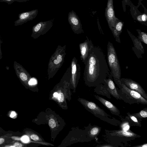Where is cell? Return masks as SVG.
<instances>
[{"mask_svg": "<svg viewBox=\"0 0 147 147\" xmlns=\"http://www.w3.org/2000/svg\"><path fill=\"white\" fill-rule=\"evenodd\" d=\"M84 65V79L85 84L90 87L103 83L110 73L104 53L97 46L92 47Z\"/></svg>", "mask_w": 147, "mask_h": 147, "instance_id": "cell-1", "label": "cell"}, {"mask_svg": "<svg viewBox=\"0 0 147 147\" xmlns=\"http://www.w3.org/2000/svg\"><path fill=\"white\" fill-rule=\"evenodd\" d=\"M107 140L115 147L121 146L122 143H126L139 138L141 136L130 130L126 131L121 130H108L105 129Z\"/></svg>", "mask_w": 147, "mask_h": 147, "instance_id": "cell-2", "label": "cell"}, {"mask_svg": "<svg viewBox=\"0 0 147 147\" xmlns=\"http://www.w3.org/2000/svg\"><path fill=\"white\" fill-rule=\"evenodd\" d=\"M66 45H58L49 59L47 70L48 79L53 78L63 63L66 55Z\"/></svg>", "mask_w": 147, "mask_h": 147, "instance_id": "cell-3", "label": "cell"}, {"mask_svg": "<svg viewBox=\"0 0 147 147\" xmlns=\"http://www.w3.org/2000/svg\"><path fill=\"white\" fill-rule=\"evenodd\" d=\"M107 60L110 69V73L117 85L121 79V67L115 49L113 44L109 41L107 45Z\"/></svg>", "mask_w": 147, "mask_h": 147, "instance_id": "cell-4", "label": "cell"}, {"mask_svg": "<svg viewBox=\"0 0 147 147\" xmlns=\"http://www.w3.org/2000/svg\"><path fill=\"white\" fill-rule=\"evenodd\" d=\"M80 101L88 111L100 120L116 126H119L120 124V121L108 114L94 102L83 98Z\"/></svg>", "mask_w": 147, "mask_h": 147, "instance_id": "cell-5", "label": "cell"}, {"mask_svg": "<svg viewBox=\"0 0 147 147\" xmlns=\"http://www.w3.org/2000/svg\"><path fill=\"white\" fill-rule=\"evenodd\" d=\"M118 93L121 100L130 105L134 103L147 105V100L145 99L138 92L130 89L120 81L117 85Z\"/></svg>", "mask_w": 147, "mask_h": 147, "instance_id": "cell-6", "label": "cell"}, {"mask_svg": "<svg viewBox=\"0 0 147 147\" xmlns=\"http://www.w3.org/2000/svg\"><path fill=\"white\" fill-rule=\"evenodd\" d=\"M53 24L52 20L38 23L32 27L31 37L35 39L45 34L52 28Z\"/></svg>", "mask_w": 147, "mask_h": 147, "instance_id": "cell-7", "label": "cell"}, {"mask_svg": "<svg viewBox=\"0 0 147 147\" xmlns=\"http://www.w3.org/2000/svg\"><path fill=\"white\" fill-rule=\"evenodd\" d=\"M14 68L16 75L21 82L25 86L29 87V82L32 78L30 74L21 65L16 61H14Z\"/></svg>", "mask_w": 147, "mask_h": 147, "instance_id": "cell-8", "label": "cell"}, {"mask_svg": "<svg viewBox=\"0 0 147 147\" xmlns=\"http://www.w3.org/2000/svg\"><path fill=\"white\" fill-rule=\"evenodd\" d=\"M71 66L70 84L74 88L76 87L80 76L81 68L78 60L74 57L72 59Z\"/></svg>", "mask_w": 147, "mask_h": 147, "instance_id": "cell-9", "label": "cell"}, {"mask_svg": "<svg viewBox=\"0 0 147 147\" xmlns=\"http://www.w3.org/2000/svg\"><path fill=\"white\" fill-rule=\"evenodd\" d=\"M68 21L75 34H79L84 32L80 19L73 10L69 13Z\"/></svg>", "mask_w": 147, "mask_h": 147, "instance_id": "cell-10", "label": "cell"}, {"mask_svg": "<svg viewBox=\"0 0 147 147\" xmlns=\"http://www.w3.org/2000/svg\"><path fill=\"white\" fill-rule=\"evenodd\" d=\"M105 15L109 26L111 31L119 20L115 16L113 5V0H108L105 9Z\"/></svg>", "mask_w": 147, "mask_h": 147, "instance_id": "cell-11", "label": "cell"}, {"mask_svg": "<svg viewBox=\"0 0 147 147\" xmlns=\"http://www.w3.org/2000/svg\"><path fill=\"white\" fill-rule=\"evenodd\" d=\"M121 82L130 89L139 93L145 99L147 100V94L138 82L129 78H122Z\"/></svg>", "mask_w": 147, "mask_h": 147, "instance_id": "cell-12", "label": "cell"}, {"mask_svg": "<svg viewBox=\"0 0 147 147\" xmlns=\"http://www.w3.org/2000/svg\"><path fill=\"white\" fill-rule=\"evenodd\" d=\"M38 12V9H35L20 13L18 19L14 22V26L22 25L28 21L32 20L36 17Z\"/></svg>", "mask_w": 147, "mask_h": 147, "instance_id": "cell-13", "label": "cell"}, {"mask_svg": "<svg viewBox=\"0 0 147 147\" xmlns=\"http://www.w3.org/2000/svg\"><path fill=\"white\" fill-rule=\"evenodd\" d=\"M86 39L79 45L80 53V59L84 64L86 62L90 51L94 45L91 40L86 36Z\"/></svg>", "mask_w": 147, "mask_h": 147, "instance_id": "cell-14", "label": "cell"}, {"mask_svg": "<svg viewBox=\"0 0 147 147\" xmlns=\"http://www.w3.org/2000/svg\"><path fill=\"white\" fill-rule=\"evenodd\" d=\"M127 31L134 44L132 49L139 58H142V55L144 53V50L141 41L127 30Z\"/></svg>", "mask_w": 147, "mask_h": 147, "instance_id": "cell-15", "label": "cell"}, {"mask_svg": "<svg viewBox=\"0 0 147 147\" xmlns=\"http://www.w3.org/2000/svg\"><path fill=\"white\" fill-rule=\"evenodd\" d=\"M103 83L106 85L111 95L117 100H121L118 93L117 87H116L112 77L110 73Z\"/></svg>", "mask_w": 147, "mask_h": 147, "instance_id": "cell-16", "label": "cell"}, {"mask_svg": "<svg viewBox=\"0 0 147 147\" xmlns=\"http://www.w3.org/2000/svg\"><path fill=\"white\" fill-rule=\"evenodd\" d=\"M94 97L104 106L113 115L121 117L120 112L118 108L113 103L104 98L94 95Z\"/></svg>", "mask_w": 147, "mask_h": 147, "instance_id": "cell-17", "label": "cell"}, {"mask_svg": "<svg viewBox=\"0 0 147 147\" xmlns=\"http://www.w3.org/2000/svg\"><path fill=\"white\" fill-rule=\"evenodd\" d=\"M101 127L96 125H92L89 124L87 127V137L88 141L94 140L97 138L101 131Z\"/></svg>", "mask_w": 147, "mask_h": 147, "instance_id": "cell-18", "label": "cell"}, {"mask_svg": "<svg viewBox=\"0 0 147 147\" xmlns=\"http://www.w3.org/2000/svg\"><path fill=\"white\" fill-rule=\"evenodd\" d=\"M124 23L120 20H118L115 24L111 31L115 41L119 43H121L120 35L122 32Z\"/></svg>", "mask_w": 147, "mask_h": 147, "instance_id": "cell-19", "label": "cell"}, {"mask_svg": "<svg viewBox=\"0 0 147 147\" xmlns=\"http://www.w3.org/2000/svg\"><path fill=\"white\" fill-rule=\"evenodd\" d=\"M95 87L94 89L95 92L98 94L105 96L109 99L111 98V94L104 83L100 84Z\"/></svg>", "mask_w": 147, "mask_h": 147, "instance_id": "cell-20", "label": "cell"}, {"mask_svg": "<svg viewBox=\"0 0 147 147\" xmlns=\"http://www.w3.org/2000/svg\"><path fill=\"white\" fill-rule=\"evenodd\" d=\"M127 117L129 121L131 126H137L141 127L142 126L141 122L142 119L136 117L129 112L126 113Z\"/></svg>", "mask_w": 147, "mask_h": 147, "instance_id": "cell-21", "label": "cell"}, {"mask_svg": "<svg viewBox=\"0 0 147 147\" xmlns=\"http://www.w3.org/2000/svg\"><path fill=\"white\" fill-rule=\"evenodd\" d=\"M13 133L11 131H7L6 133L0 136V146L3 147V146L9 144L12 142L11 137Z\"/></svg>", "mask_w": 147, "mask_h": 147, "instance_id": "cell-22", "label": "cell"}, {"mask_svg": "<svg viewBox=\"0 0 147 147\" xmlns=\"http://www.w3.org/2000/svg\"><path fill=\"white\" fill-rule=\"evenodd\" d=\"M121 117V121L119 125L120 129L126 131L130 130L131 126L127 116L124 118Z\"/></svg>", "mask_w": 147, "mask_h": 147, "instance_id": "cell-23", "label": "cell"}, {"mask_svg": "<svg viewBox=\"0 0 147 147\" xmlns=\"http://www.w3.org/2000/svg\"><path fill=\"white\" fill-rule=\"evenodd\" d=\"M138 34V38L141 42L147 44V34L146 33L141 31L140 30H136Z\"/></svg>", "mask_w": 147, "mask_h": 147, "instance_id": "cell-24", "label": "cell"}, {"mask_svg": "<svg viewBox=\"0 0 147 147\" xmlns=\"http://www.w3.org/2000/svg\"><path fill=\"white\" fill-rule=\"evenodd\" d=\"M137 117L141 119L146 118L147 117V108H145L139 112L132 114Z\"/></svg>", "mask_w": 147, "mask_h": 147, "instance_id": "cell-25", "label": "cell"}, {"mask_svg": "<svg viewBox=\"0 0 147 147\" xmlns=\"http://www.w3.org/2000/svg\"><path fill=\"white\" fill-rule=\"evenodd\" d=\"M24 145L23 144L19 142H14L13 141L10 143L5 145L3 147H23Z\"/></svg>", "mask_w": 147, "mask_h": 147, "instance_id": "cell-26", "label": "cell"}, {"mask_svg": "<svg viewBox=\"0 0 147 147\" xmlns=\"http://www.w3.org/2000/svg\"><path fill=\"white\" fill-rule=\"evenodd\" d=\"M30 0H0V2H5L11 5L15 1L18 2H25Z\"/></svg>", "mask_w": 147, "mask_h": 147, "instance_id": "cell-27", "label": "cell"}, {"mask_svg": "<svg viewBox=\"0 0 147 147\" xmlns=\"http://www.w3.org/2000/svg\"><path fill=\"white\" fill-rule=\"evenodd\" d=\"M25 133L28 135L30 138L33 140L34 141H38L40 139L38 136L37 135L34 134H30L29 133L25 131Z\"/></svg>", "mask_w": 147, "mask_h": 147, "instance_id": "cell-28", "label": "cell"}, {"mask_svg": "<svg viewBox=\"0 0 147 147\" xmlns=\"http://www.w3.org/2000/svg\"><path fill=\"white\" fill-rule=\"evenodd\" d=\"M138 21L140 22H145L147 20V16L145 14L138 16L137 18Z\"/></svg>", "mask_w": 147, "mask_h": 147, "instance_id": "cell-29", "label": "cell"}, {"mask_svg": "<svg viewBox=\"0 0 147 147\" xmlns=\"http://www.w3.org/2000/svg\"><path fill=\"white\" fill-rule=\"evenodd\" d=\"M49 124L51 128H53L56 127V124L55 120L53 119H51L49 120Z\"/></svg>", "mask_w": 147, "mask_h": 147, "instance_id": "cell-30", "label": "cell"}, {"mask_svg": "<svg viewBox=\"0 0 147 147\" xmlns=\"http://www.w3.org/2000/svg\"><path fill=\"white\" fill-rule=\"evenodd\" d=\"M57 98L59 102H63L64 99L63 94L62 92H60L58 94V96Z\"/></svg>", "mask_w": 147, "mask_h": 147, "instance_id": "cell-31", "label": "cell"}, {"mask_svg": "<svg viewBox=\"0 0 147 147\" xmlns=\"http://www.w3.org/2000/svg\"><path fill=\"white\" fill-rule=\"evenodd\" d=\"M29 137L27 136H24L21 138V140L24 143H27L29 141Z\"/></svg>", "mask_w": 147, "mask_h": 147, "instance_id": "cell-32", "label": "cell"}, {"mask_svg": "<svg viewBox=\"0 0 147 147\" xmlns=\"http://www.w3.org/2000/svg\"><path fill=\"white\" fill-rule=\"evenodd\" d=\"M37 83L36 80L35 79L32 78L29 82V86L35 84Z\"/></svg>", "mask_w": 147, "mask_h": 147, "instance_id": "cell-33", "label": "cell"}, {"mask_svg": "<svg viewBox=\"0 0 147 147\" xmlns=\"http://www.w3.org/2000/svg\"><path fill=\"white\" fill-rule=\"evenodd\" d=\"M97 147H115L114 145L111 144H103L99 146H96Z\"/></svg>", "mask_w": 147, "mask_h": 147, "instance_id": "cell-34", "label": "cell"}, {"mask_svg": "<svg viewBox=\"0 0 147 147\" xmlns=\"http://www.w3.org/2000/svg\"><path fill=\"white\" fill-rule=\"evenodd\" d=\"M7 132V131H6L3 130V129L1 128L0 126V136L6 133Z\"/></svg>", "mask_w": 147, "mask_h": 147, "instance_id": "cell-35", "label": "cell"}, {"mask_svg": "<svg viewBox=\"0 0 147 147\" xmlns=\"http://www.w3.org/2000/svg\"><path fill=\"white\" fill-rule=\"evenodd\" d=\"M134 147H147V144L146 143H144L142 144L139 145H138L134 146Z\"/></svg>", "mask_w": 147, "mask_h": 147, "instance_id": "cell-36", "label": "cell"}, {"mask_svg": "<svg viewBox=\"0 0 147 147\" xmlns=\"http://www.w3.org/2000/svg\"><path fill=\"white\" fill-rule=\"evenodd\" d=\"M58 94L57 92H55L53 94V96L55 98H57L58 96Z\"/></svg>", "mask_w": 147, "mask_h": 147, "instance_id": "cell-37", "label": "cell"}, {"mask_svg": "<svg viewBox=\"0 0 147 147\" xmlns=\"http://www.w3.org/2000/svg\"><path fill=\"white\" fill-rule=\"evenodd\" d=\"M2 54L1 50V46L0 44V59H1V58L2 57Z\"/></svg>", "mask_w": 147, "mask_h": 147, "instance_id": "cell-38", "label": "cell"}]
</instances>
